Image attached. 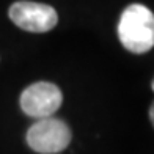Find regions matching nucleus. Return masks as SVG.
Masks as SVG:
<instances>
[{
  "instance_id": "f257e3e1",
  "label": "nucleus",
  "mask_w": 154,
  "mask_h": 154,
  "mask_svg": "<svg viewBox=\"0 0 154 154\" xmlns=\"http://www.w3.org/2000/svg\"><path fill=\"white\" fill-rule=\"evenodd\" d=\"M121 44L132 54H145L154 47V14L142 3L129 5L118 22Z\"/></svg>"
},
{
  "instance_id": "f03ea898",
  "label": "nucleus",
  "mask_w": 154,
  "mask_h": 154,
  "mask_svg": "<svg viewBox=\"0 0 154 154\" xmlns=\"http://www.w3.org/2000/svg\"><path fill=\"white\" fill-rule=\"evenodd\" d=\"M71 129L58 118H39L27 131V143L39 154H57L68 148Z\"/></svg>"
},
{
  "instance_id": "7ed1b4c3",
  "label": "nucleus",
  "mask_w": 154,
  "mask_h": 154,
  "mask_svg": "<svg viewBox=\"0 0 154 154\" xmlns=\"http://www.w3.org/2000/svg\"><path fill=\"white\" fill-rule=\"evenodd\" d=\"M63 102L61 90L51 82H36L20 94V109L32 118H47L57 112Z\"/></svg>"
},
{
  "instance_id": "20e7f679",
  "label": "nucleus",
  "mask_w": 154,
  "mask_h": 154,
  "mask_svg": "<svg viewBox=\"0 0 154 154\" xmlns=\"http://www.w3.org/2000/svg\"><path fill=\"white\" fill-rule=\"evenodd\" d=\"M8 14L19 29L32 33L49 32L58 22V14L51 5L27 2V0L13 3Z\"/></svg>"
},
{
  "instance_id": "39448f33",
  "label": "nucleus",
  "mask_w": 154,
  "mask_h": 154,
  "mask_svg": "<svg viewBox=\"0 0 154 154\" xmlns=\"http://www.w3.org/2000/svg\"><path fill=\"white\" fill-rule=\"evenodd\" d=\"M149 120H151V123L154 126V102L151 104V107H149Z\"/></svg>"
},
{
  "instance_id": "423d86ee",
  "label": "nucleus",
  "mask_w": 154,
  "mask_h": 154,
  "mask_svg": "<svg viewBox=\"0 0 154 154\" xmlns=\"http://www.w3.org/2000/svg\"><path fill=\"white\" fill-rule=\"evenodd\" d=\"M152 90H154V80H152Z\"/></svg>"
}]
</instances>
